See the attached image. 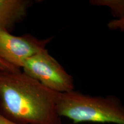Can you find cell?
I'll use <instances>...</instances> for the list:
<instances>
[{"label": "cell", "mask_w": 124, "mask_h": 124, "mask_svg": "<svg viewBox=\"0 0 124 124\" xmlns=\"http://www.w3.org/2000/svg\"><path fill=\"white\" fill-rule=\"evenodd\" d=\"M58 94L21 70H0V114L16 124H62Z\"/></svg>", "instance_id": "cell-1"}, {"label": "cell", "mask_w": 124, "mask_h": 124, "mask_svg": "<svg viewBox=\"0 0 124 124\" xmlns=\"http://www.w3.org/2000/svg\"><path fill=\"white\" fill-rule=\"evenodd\" d=\"M56 112L60 117L82 122L124 124V108L114 95L93 97L74 90L58 94Z\"/></svg>", "instance_id": "cell-2"}, {"label": "cell", "mask_w": 124, "mask_h": 124, "mask_svg": "<svg viewBox=\"0 0 124 124\" xmlns=\"http://www.w3.org/2000/svg\"><path fill=\"white\" fill-rule=\"evenodd\" d=\"M22 69L26 75L55 92L66 93L75 90L73 77L46 49L29 58Z\"/></svg>", "instance_id": "cell-3"}, {"label": "cell", "mask_w": 124, "mask_h": 124, "mask_svg": "<svg viewBox=\"0 0 124 124\" xmlns=\"http://www.w3.org/2000/svg\"><path fill=\"white\" fill-rule=\"evenodd\" d=\"M52 39H39L30 34L17 36L0 29V58L21 70L29 58L45 50Z\"/></svg>", "instance_id": "cell-4"}, {"label": "cell", "mask_w": 124, "mask_h": 124, "mask_svg": "<svg viewBox=\"0 0 124 124\" xmlns=\"http://www.w3.org/2000/svg\"><path fill=\"white\" fill-rule=\"evenodd\" d=\"M33 3L31 0H0V29L11 32L27 17Z\"/></svg>", "instance_id": "cell-5"}, {"label": "cell", "mask_w": 124, "mask_h": 124, "mask_svg": "<svg viewBox=\"0 0 124 124\" xmlns=\"http://www.w3.org/2000/svg\"><path fill=\"white\" fill-rule=\"evenodd\" d=\"M90 4L96 6H105L111 9V11L118 20L124 21V0H91Z\"/></svg>", "instance_id": "cell-6"}, {"label": "cell", "mask_w": 124, "mask_h": 124, "mask_svg": "<svg viewBox=\"0 0 124 124\" xmlns=\"http://www.w3.org/2000/svg\"><path fill=\"white\" fill-rule=\"evenodd\" d=\"M108 27L111 29H120L121 31L124 30V21H120L118 20H113L110 21L108 24Z\"/></svg>", "instance_id": "cell-7"}, {"label": "cell", "mask_w": 124, "mask_h": 124, "mask_svg": "<svg viewBox=\"0 0 124 124\" xmlns=\"http://www.w3.org/2000/svg\"><path fill=\"white\" fill-rule=\"evenodd\" d=\"M19 70L9 64L0 58V70Z\"/></svg>", "instance_id": "cell-8"}, {"label": "cell", "mask_w": 124, "mask_h": 124, "mask_svg": "<svg viewBox=\"0 0 124 124\" xmlns=\"http://www.w3.org/2000/svg\"><path fill=\"white\" fill-rule=\"evenodd\" d=\"M0 124H17L3 117L0 114Z\"/></svg>", "instance_id": "cell-9"}]
</instances>
